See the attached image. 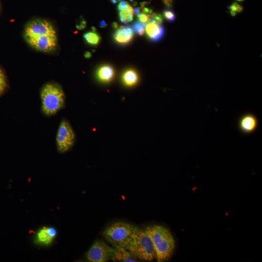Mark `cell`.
Here are the masks:
<instances>
[{
	"mask_svg": "<svg viewBox=\"0 0 262 262\" xmlns=\"http://www.w3.org/2000/svg\"><path fill=\"white\" fill-rule=\"evenodd\" d=\"M145 229L152 242L157 262L169 260L175 248V240L170 230L161 225L149 226Z\"/></svg>",
	"mask_w": 262,
	"mask_h": 262,
	"instance_id": "cell-1",
	"label": "cell"
},
{
	"mask_svg": "<svg viewBox=\"0 0 262 262\" xmlns=\"http://www.w3.org/2000/svg\"><path fill=\"white\" fill-rule=\"evenodd\" d=\"M138 227L125 222H115L107 226L102 232L105 240L113 248L127 249Z\"/></svg>",
	"mask_w": 262,
	"mask_h": 262,
	"instance_id": "cell-2",
	"label": "cell"
},
{
	"mask_svg": "<svg viewBox=\"0 0 262 262\" xmlns=\"http://www.w3.org/2000/svg\"><path fill=\"white\" fill-rule=\"evenodd\" d=\"M126 249L138 260L150 262L156 258L152 242L145 229L137 228Z\"/></svg>",
	"mask_w": 262,
	"mask_h": 262,
	"instance_id": "cell-3",
	"label": "cell"
},
{
	"mask_svg": "<svg viewBox=\"0 0 262 262\" xmlns=\"http://www.w3.org/2000/svg\"><path fill=\"white\" fill-rule=\"evenodd\" d=\"M42 110L44 115L50 116L56 114L65 104V94L62 87L54 82H48L40 92Z\"/></svg>",
	"mask_w": 262,
	"mask_h": 262,
	"instance_id": "cell-4",
	"label": "cell"
},
{
	"mask_svg": "<svg viewBox=\"0 0 262 262\" xmlns=\"http://www.w3.org/2000/svg\"><path fill=\"white\" fill-rule=\"evenodd\" d=\"M75 140L74 132L69 123L63 119L59 126L56 138V146L58 151L65 153L73 146Z\"/></svg>",
	"mask_w": 262,
	"mask_h": 262,
	"instance_id": "cell-5",
	"label": "cell"
},
{
	"mask_svg": "<svg viewBox=\"0 0 262 262\" xmlns=\"http://www.w3.org/2000/svg\"><path fill=\"white\" fill-rule=\"evenodd\" d=\"M113 247L102 240H96L87 251L86 257L91 262H106L111 259Z\"/></svg>",
	"mask_w": 262,
	"mask_h": 262,
	"instance_id": "cell-6",
	"label": "cell"
},
{
	"mask_svg": "<svg viewBox=\"0 0 262 262\" xmlns=\"http://www.w3.org/2000/svg\"><path fill=\"white\" fill-rule=\"evenodd\" d=\"M56 35V32L49 21L43 19H35L29 22L24 30V36H38Z\"/></svg>",
	"mask_w": 262,
	"mask_h": 262,
	"instance_id": "cell-7",
	"label": "cell"
},
{
	"mask_svg": "<svg viewBox=\"0 0 262 262\" xmlns=\"http://www.w3.org/2000/svg\"><path fill=\"white\" fill-rule=\"evenodd\" d=\"M27 43L34 49L43 52H50L57 46L56 35L38 36H24Z\"/></svg>",
	"mask_w": 262,
	"mask_h": 262,
	"instance_id": "cell-8",
	"label": "cell"
},
{
	"mask_svg": "<svg viewBox=\"0 0 262 262\" xmlns=\"http://www.w3.org/2000/svg\"><path fill=\"white\" fill-rule=\"evenodd\" d=\"M258 125V118L251 113L242 115L238 119L237 124L239 130L244 134H249L254 132Z\"/></svg>",
	"mask_w": 262,
	"mask_h": 262,
	"instance_id": "cell-9",
	"label": "cell"
},
{
	"mask_svg": "<svg viewBox=\"0 0 262 262\" xmlns=\"http://www.w3.org/2000/svg\"><path fill=\"white\" fill-rule=\"evenodd\" d=\"M134 36V32L130 26H120L113 34V37L116 43L121 45L128 44Z\"/></svg>",
	"mask_w": 262,
	"mask_h": 262,
	"instance_id": "cell-10",
	"label": "cell"
},
{
	"mask_svg": "<svg viewBox=\"0 0 262 262\" xmlns=\"http://www.w3.org/2000/svg\"><path fill=\"white\" fill-rule=\"evenodd\" d=\"M147 37L152 41L161 40L164 34V28L161 24L150 22L146 24L145 29Z\"/></svg>",
	"mask_w": 262,
	"mask_h": 262,
	"instance_id": "cell-11",
	"label": "cell"
},
{
	"mask_svg": "<svg viewBox=\"0 0 262 262\" xmlns=\"http://www.w3.org/2000/svg\"><path fill=\"white\" fill-rule=\"evenodd\" d=\"M56 234L57 231L54 228L44 227L37 232L36 242L41 245H48L52 241Z\"/></svg>",
	"mask_w": 262,
	"mask_h": 262,
	"instance_id": "cell-12",
	"label": "cell"
},
{
	"mask_svg": "<svg viewBox=\"0 0 262 262\" xmlns=\"http://www.w3.org/2000/svg\"><path fill=\"white\" fill-rule=\"evenodd\" d=\"M111 259L114 262H138L126 249L113 248Z\"/></svg>",
	"mask_w": 262,
	"mask_h": 262,
	"instance_id": "cell-13",
	"label": "cell"
},
{
	"mask_svg": "<svg viewBox=\"0 0 262 262\" xmlns=\"http://www.w3.org/2000/svg\"><path fill=\"white\" fill-rule=\"evenodd\" d=\"M98 79L103 82L111 81L115 76V70L110 65H105L101 66L97 71Z\"/></svg>",
	"mask_w": 262,
	"mask_h": 262,
	"instance_id": "cell-14",
	"label": "cell"
},
{
	"mask_svg": "<svg viewBox=\"0 0 262 262\" xmlns=\"http://www.w3.org/2000/svg\"><path fill=\"white\" fill-rule=\"evenodd\" d=\"M122 80L127 86H132L137 83L139 77L137 72L133 69H128L123 73Z\"/></svg>",
	"mask_w": 262,
	"mask_h": 262,
	"instance_id": "cell-15",
	"label": "cell"
},
{
	"mask_svg": "<svg viewBox=\"0 0 262 262\" xmlns=\"http://www.w3.org/2000/svg\"><path fill=\"white\" fill-rule=\"evenodd\" d=\"M119 20L124 23H128L133 20L134 10L129 3L125 7L118 10Z\"/></svg>",
	"mask_w": 262,
	"mask_h": 262,
	"instance_id": "cell-16",
	"label": "cell"
},
{
	"mask_svg": "<svg viewBox=\"0 0 262 262\" xmlns=\"http://www.w3.org/2000/svg\"><path fill=\"white\" fill-rule=\"evenodd\" d=\"M83 38L88 44L93 45H98L100 40V36L94 32H87L83 34Z\"/></svg>",
	"mask_w": 262,
	"mask_h": 262,
	"instance_id": "cell-17",
	"label": "cell"
},
{
	"mask_svg": "<svg viewBox=\"0 0 262 262\" xmlns=\"http://www.w3.org/2000/svg\"><path fill=\"white\" fill-rule=\"evenodd\" d=\"M146 24H143L139 21H134L131 25L134 33H137L140 36H142L145 33V28Z\"/></svg>",
	"mask_w": 262,
	"mask_h": 262,
	"instance_id": "cell-18",
	"label": "cell"
},
{
	"mask_svg": "<svg viewBox=\"0 0 262 262\" xmlns=\"http://www.w3.org/2000/svg\"><path fill=\"white\" fill-rule=\"evenodd\" d=\"M7 87L5 76L3 71L0 68V95L5 91Z\"/></svg>",
	"mask_w": 262,
	"mask_h": 262,
	"instance_id": "cell-19",
	"label": "cell"
},
{
	"mask_svg": "<svg viewBox=\"0 0 262 262\" xmlns=\"http://www.w3.org/2000/svg\"><path fill=\"white\" fill-rule=\"evenodd\" d=\"M136 16L138 21L143 24H146L150 20V14L142 12L139 13Z\"/></svg>",
	"mask_w": 262,
	"mask_h": 262,
	"instance_id": "cell-20",
	"label": "cell"
},
{
	"mask_svg": "<svg viewBox=\"0 0 262 262\" xmlns=\"http://www.w3.org/2000/svg\"><path fill=\"white\" fill-rule=\"evenodd\" d=\"M163 16L169 22L174 21L175 18V14L171 9H165L163 12Z\"/></svg>",
	"mask_w": 262,
	"mask_h": 262,
	"instance_id": "cell-21",
	"label": "cell"
},
{
	"mask_svg": "<svg viewBox=\"0 0 262 262\" xmlns=\"http://www.w3.org/2000/svg\"><path fill=\"white\" fill-rule=\"evenodd\" d=\"M163 21V16L158 13H152L150 14V22H155L158 24H162Z\"/></svg>",
	"mask_w": 262,
	"mask_h": 262,
	"instance_id": "cell-22",
	"label": "cell"
},
{
	"mask_svg": "<svg viewBox=\"0 0 262 262\" xmlns=\"http://www.w3.org/2000/svg\"><path fill=\"white\" fill-rule=\"evenodd\" d=\"M228 8L229 11L236 13H241L243 10V7L237 2L232 3Z\"/></svg>",
	"mask_w": 262,
	"mask_h": 262,
	"instance_id": "cell-23",
	"label": "cell"
},
{
	"mask_svg": "<svg viewBox=\"0 0 262 262\" xmlns=\"http://www.w3.org/2000/svg\"><path fill=\"white\" fill-rule=\"evenodd\" d=\"M86 22L85 21L82 19L76 26V27L79 30H82L85 28L86 27Z\"/></svg>",
	"mask_w": 262,
	"mask_h": 262,
	"instance_id": "cell-24",
	"label": "cell"
},
{
	"mask_svg": "<svg viewBox=\"0 0 262 262\" xmlns=\"http://www.w3.org/2000/svg\"><path fill=\"white\" fill-rule=\"evenodd\" d=\"M164 3L167 7H170L172 6L173 0H162Z\"/></svg>",
	"mask_w": 262,
	"mask_h": 262,
	"instance_id": "cell-25",
	"label": "cell"
},
{
	"mask_svg": "<svg viewBox=\"0 0 262 262\" xmlns=\"http://www.w3.org/2000/svg\"><path fill=\"white\" fill-rule=\"evenodd\" d=\"M107 24L105 22V21L102 20L100 22V27L101 28H104L107 26Z\"/></svg>",
	"mask_w": 262,
	"mask_h": 262,
	"instance_id": "cell-26",
	"label": "cell"
},
{
	"mask_svg": "<svg viewBox=\"0 0 262 262\" xmlns=\"http://www.w3.org/2000/svg\"><path fill=\"white\" fill-rule=\"evenodd\" d=\"M112 26L113 29L116 30L118 28V24L116 22H114L112 24Z\"/></svg>",
	"mask_w": 262,
	"mask_h": 262,
	"instance_id": "cell-27",
	"label": "cell"
},
{
	"mask_svg": "<svg viewBox=\"0 0 262 262\" xmlns=\"http://www.w3.org/2000/svg\"><path fill=\"white\" fill-rule=\"evenodd\" d=\"M84 57L86 58H89L91 57V54L90 52H86L84 54Z\"/></svg>",
	"mask_w": 262,
	"mask_h": 262,
	"instance_id": "cell-28",
	"label": "cell"
},
{
	"mask_svg": "<svg viewBox=\"0 0 262 262\" xmlns=\"http://www.w3.org/2000/svg\"><path fill=\"white\" fill-rule=\"evenodd\" d=\"M111 0L113 4H116L117 3V1L116 0Z\"/></svg>",
	"mask_w": 262,
	"mask_h": 262,
	"instance_id": "cell-29",
	"label": "cell"
},
{
	"mask_svg": "<svg viewBox=\"0 0 262 262\" xmlns=\"http://www.w3.org/2000/svg\"><path fill=\"white\" fill-rule=\"evenodd\" d=\"M236 0L238 1L241 2V1H244V0Z\"/></svg>",
	"mask_w": 262,
	"mask_h": 262,
	"instance_id": "cell-30",
	"label": "cell"
},
{
	"mask_svg": "<svg viewBox=\"0 0 262 262\" xmlns=\"http://www.w3.org/2000/svg\"><path fill=\"white\" fill-rule=\"evenodd\" d=\"M116 0V1L117 2V1H121V0Z\"/></svg>",
	"mask_w": 262,
	"mask_h": 262,
	"instance_id": "cell-31",
	"label": "cell"
}]
</instances>
